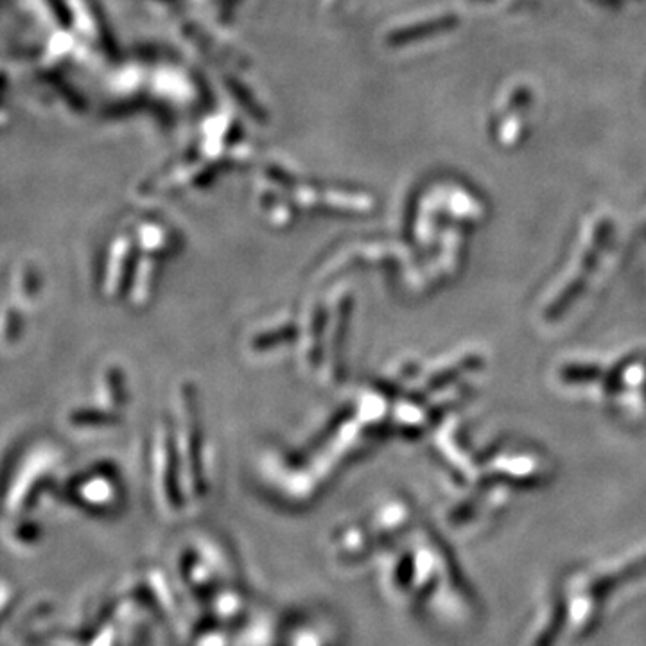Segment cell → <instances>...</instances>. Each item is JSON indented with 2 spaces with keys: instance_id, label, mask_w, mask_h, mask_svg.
I'll return each instance as SVG.
<instances>
[{
  "instance_id": "6da1fadb",
  "label": "cell",
  "mask_w": 646,
  "mask_h": 646,
  "mask_svg": "<svg viewBox=\"0 0 646 646\" xmlns=\"http://www.w3.org/2000/svg\"><path fill=\"white\" fill-rule=\"evenodd\" d=\"M458 26V18L454 15H446V17L433 18V20H426L417 26L408 27L397 36H393L395 42H413V40H420V38H428V36L440 35V33H447L453 31L454 27Z\"/></svg>"
}]
</instances>
